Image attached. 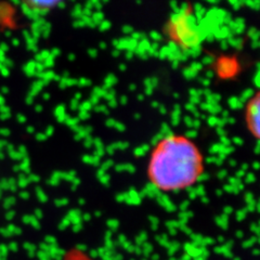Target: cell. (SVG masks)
<instances>
[{"label": "cell", "mask_w": 260, "mask_h": 260, "mask_svg": "<svg viewBox=\"0 0 260 260\" xmlns=\"http://www.w3.org/2000/svg\"><path fill=\"white\" fill-rule=\"evenodd\" d=\"M204 173V157L188 136L169 134L151 151L146 176L153 189L178 192L189 189Z\"/></svg>", "instance_id": "obj_1"}, {"label": "cell", "mask_w": 260, "mask_h": 260, "mask_svg": "<svg viewBox=\"0 0 260 260\" xmlns=\"http://www.w3.org/2000/svg\"><path fill=\"white\" fill-rule=\"evenodd\" d=\"M165 32L170 42L183 51L193 50L202 42V32L195 22L191 6L172 16L166 24Z\"/></svg>", "instance_id": "obj_2"}, {"label": "cell", "mask_w": 260, "mask_h": 260, "mask_svg": "<svg viewBox=\"0 0 260 260\" xmlns=\"http://www.w3.org/2000/svg\"><path fill=\"white\" fill-rule=\"evenodd\" d=\"M242 69L240 60L234 55H221L214 62V71L218 78L229 80L237 77Z\"/></svg>", "instance_id": "obj_3"}, {"label": "cell", "mask_w": 260, "mask_h": 260, "mask_svg": "<svg viewBox=\"0 0 260 260\" xmlns=\"http://www.w3.org/2000/svg\"><path fill=\"white\" fill-rule=\"evenodd\" d=\"M259 92L256 91L253 95H250L247 100L245 107V123L249 134L255 139H259V113H260V101Z\"/></svg>", "instance_id": "obj_4"}, {"label": "cell", "mask_w": 260, "mask_h": 260, "mask_svg": "<svg viewBox=\"0 0 260 260\" xmlns=\"http://www.w3.org/2000/svg\"><path fill=\"white\" fill-rule=\"evenodd\" d=\"M60 5V3H49V2H27L24 3V11L28 14L43 15L53 10V8Z\"/></svg>", "instance_id": "obj_5"}, {"label": "cell", "mask_w": 260, "mask_h": 260, "mask_svg": "<svg viewBox=\"0 0 260 260\" xmlns=\"http://www.w3.org/2000/svg\"><path fill=\"white\" fill-rule=\"evenodd\" d=\"M59 260H96L87 251L80 249L78 247L71 248L65 251Z\"/></svg>", "instance_id": "obj_6"}]
</instances>
